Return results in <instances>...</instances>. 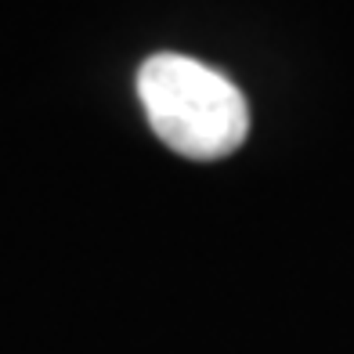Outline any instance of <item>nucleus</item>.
<instances>
[{"label":"nucleus","instance_id":"obj_1","mask_svg":"<svg viewBox=\"0 0 354 354\" xmlns=\"http://www.w3.org/2000/svg\"><path fill=\"white\" fill-rule=\"evenodd\" d=\"M138 98L156 138L188 159H221L250 131L243 91L188 55H152L138 69Z\"/></svg>","mask_w":354,"mask_h":354}]
</instances>
